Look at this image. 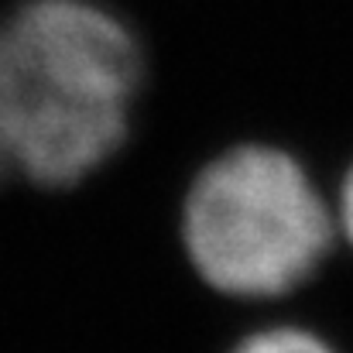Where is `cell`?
Listing matches in <instances>:
<instances>
[{
  "mask_svg": "<svg viewBox=\"0 0 353 353\" xmlns=\"http://www.w3.org/2000/svg\"><path fill=\"white\" fill-rule=\"evenodd\" d=\"M141 83L134 34L93 0H24L0 21V114L14 175L76 185L127 137Z\"/></svg>",
  "mask_w": 353,
  "mask_h": 353,
  "instance_id": "1",
  "label": "cell"
},
{
  "mask_svg": "<svg viewBox=\"0 0 353 353\" xmlns=\"http://www.w3.org/2000/svg\"><path fill=\"white\" fill-rule=\"evenodd\" d=\"M230 353H336L323 336L299 326H274L240 340Z\"/></svg>",
  "mask_w": 353,
  "mask_h": 353,
  "instance_id": "3",
  "label": "cell"
},
{
  "mask_svg": "<svg viewBox=\"0 0 353 353\" xmlns=\"http://www.w3.org/2000/svg\"><path fill=\"white\" fill-rule=\"evenodd\" d=\"M336 223L353 243V168L347 172L343 185H340V203H336Z\"/></svg>",
  "mask_w": 353,
  "mask_h": 353,
  "instance_id": "4",
  "label": "cell"
},
{
  "mask_svg": "<svg viewBox=\"0 0 353 353\" xmlns=\"http://www.w3.org/2000/svg\"><path fill=\"white\" fill-rule=\"evenodd\" d=\"M336 216L305 168L268 144L210 161L182 210L199 278L234 299H274L302 285L333 243Z\"/></svg>",
  "mask_w": 353,
  "mask_h": 353,
  "instance_id": "2",
  "label": "cell"
}]
</instances>
